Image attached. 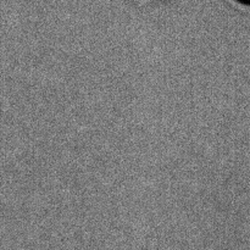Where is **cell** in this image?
Masks as SVG:
<instances>
[{"label": "cell", "mask_w": 250, "mask_h": 250, "mask_svg": "<svg viewBox=\"0 0 250 250\" xmlns=\"http://www.w3.org/2000/svg\"><path fill=\"white\" fill-rule=\"evenodd\" d=\"M238 1H241L242 4H246V5H250V0H238Z\"/></svg>", "instance_id": "cell-1"}]
</instances>
